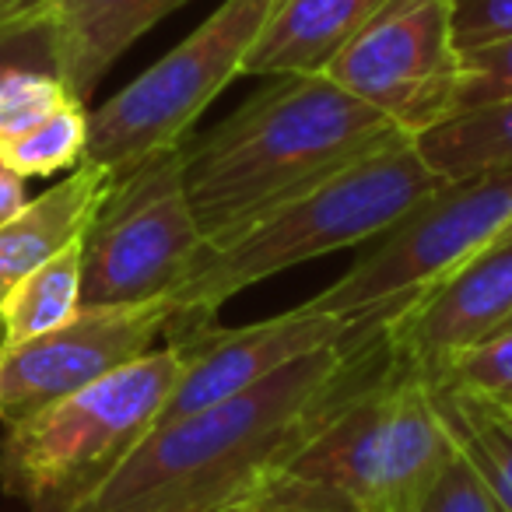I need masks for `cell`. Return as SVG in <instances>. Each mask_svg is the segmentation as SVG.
<instances>
[{
  "label": "cell",
  "instance_id": "26",
  "mask_svg": "<svg viewBox=\"0 0 512 512\" xmlns=\"http://www.w3.org/2000/svg\"><path fill=\"white\" fill-rule=\"evenodd\" d=\"M25 207V179L8 169V162L0 158V221L11 218L15 211Z\"/></svg>",
  "mask_w": 512,
  "mask_h": 512
},
{
  "label": "cell",
  "instance_id": "3",
  "mask_svg": "<svg viewBox=\"0 0 512 512\" xmlns=\"http://www.w3.org/2000/svg\"><path fill=\"white\" fill-rule=\"evenodd\" d=\"M446 183L449 179L421 158L414 137H393L302 197L264 214L239 239L200 249L186 278L169 295L176 309L172 323L211 320L228 299L274 274L390 232L407 211Z\"/></svg>",
  "mask_w": 512,
  "mask_h": 512
},
{
  "label": "cell",
  "instance_id": "31",
  "mask_svg": "<svg viewBox=\"0 0 512 512\" xmlns=\"http://www.w3.org/2000/svg\"><path fill=\"white\" fill-rule=\"evenodd\" d=\"M509 323H512V316H509Z\"/></svg>",
  "mask_w": 512,
  "mask_h": 512
},
{
  "label": "cell",
  "instance_id": "6",
  "mask_svg": "<svg viewBox=\"0 0 512 512\" xmlns=\"http://www.w3.org/2000/svg\"><path fill=\"white\" fill-rule=\"evenodd\" d=\"M274 8L278 0H221L218 11L204 18L183 43L88 113L81 162L99 165L120 179L144 158L179 148L228 81L242 74V64Z\"/></svg>",
  "mask_w": 512,
  "mask_h": 512
},
{
  "label": "cell",
  "instance_id": "15",
  "mask_svg": "<svg viewBox=\"0 0 512 512\" xmlns=\"http://www.w3.org/2000/svg\"><path fill=\"white\" fill-rule=\"evenodd\" d=\"M386 0H278L242 74H323Z\"/></svg>",
  "mask_w": 512,
  "mask_h": 512
},
{
  "label": "cell",
  "instance_id": "18",
  "mask_svg": "<svg viewBox=\"0 0 512 512\" xmlns=\"http://www.w3.org/2000/svg\"><path fill=\"white\" fill-rule=\"evenodd\" d=\"M78 309L81 239H74L8 292V299L0 306V320H4V330H8V348L64 327Z\"/></svg>",
  "mask_w": 512,
  "mask_h": 512
},
{
  "label": "cell",
  "instance_id": "7",
  "mask_svg": "<svg viewBox=\"0 0 512 512\" xmlns=\"http://www.w3.org/2000/svg\"><path fill=\"white\" fill-rule=\"evenodd\" d=\"M512 221V169L446 183L407 211L327 292L302 302L337 320H393L491 249Z\"/></svg>",
  "mask_w": 512,
  "mask_h": 512
},
{
  "label": "cell",
  "instance_id": "4",
  "mask_svg": "<svg viewBox=\"0 0 512 512\" xmlns=\"http://www.w3.org/2000/svg\"><path fill=\"white\" fill-rule=\"evenodd\" d=\"M449 449L425 376L390 358L383 376L274 470L242 512L271 505L309 512H418Z\"/></svg>",
  "mask_w": 512,
  "mask_h": 512
},
{
  "label": "cell",
  "instance_id": "20",
  "mask_svg": "<svg viewBox=\"0 0 512 512\" xmlns=\"http://www.w3.org/2000/svg\"><path fill=\"white\" fill-rule=\"evenodd\" d=\"M421 376L442 379L456 390L495 400V404H512V323L449 355L446 362L421 372Z\"/></svg>",
  "mask_w": 512,
  "mask_h": 512
},
{
  "label": "cell",
  "instance_id": "22",
  "mask_svg": "<svg viewBox=\"0 0 512 512\" xmlns=\"http://www.w3.org/2000/svg\"><path fill=\"white\" fill-rule=\"evenodd\" d=\"M512 99V36L498 43L463 50V78L456 95V116ZM453 116V120H456Z\"/></svg>",
  "mask_w": 512,
  "mask_h": 512
},
{
  "label": "cell",
  "instance_id": "5",
  "mask_svg": "<svg viewBox=\"0 0 512 512\" xmlns=\"http://www.w3.org/2000/svg\"><path fill=\"white\" fill-rule=\"evenodd\" d=\"M179 369L172 344L151 348L11 425L0 442V488L32 512H67L155 428Z\"/></svg>",
  "mask_w": 512,
  "mask_h": 512
},
{
  "label": "cell",
  "instance_id": "19",
  "mask_svg": "<svg viewBox=\"0 0 512 512\" xmlns=\"http://www.w3.org/2000/svg\"><path fill=\"white\" fill-rule=\"evenodd\" d=\"M85 137H88V109L85 102L71 99L50 120H43L36 130H29L11 148L0 151V158L22 179L53 176V172L81 165V158H85Z\"/></svg>",
  "mask_w": 512,
  "mask_h": 512
},
{
  "label": "cell",
  "instance_id": "11",
  "mask_svg": "<svg viewBox=\"0 0 512 512\" xmlns=\"http://www.w3.org/2000/svg\"><path fill=\"white\" fill-rule=\"evenodd\" d=\"M348 330H355V323L313 313L306 306L235 330L207 327V320L172 323L165 334H172V348L179 351L183 369L155 425L239 397L285 365L299 362L302 355L344 337Z\"/></svg>",
  "mask_w": 512,
  "mask_h": 512
},
{
  "label": "cell",
  "instance_id": "16",
  "mask_svg": "<svg viewBox=\"0 0 512 512\" xmlns=\"http://www.w3.org/2000/svg\"><path fill=\"white\" fill-rule=\"evenodd\" d=\"M425 386L453 449L470 463L495 509L512 512V404L474 397L432 376Z\"/></svg>",
  "mask_w": 512,
  "mask_h": 512
},
{
  "label": "cell",
  "instance_id": "1",
  "mask_svg": "<svg viewBox=\"0 0 512 512\" xmlns=\"http://www.w3.org/2000/svg\"><path fill=\"white\" fill-rule=\"evenodd\" d=\"M386 365V320L355 323L253 390L155 425L67 512H242Z\"/></svg>",
  "mask_w": 512,
  "mask_h": 512
},
{
  "label": "cell",
  "instance_id": "25",
  "mask_svg": "<svg viewBox=\"0 0 512 512\" xmlns=\"http://www.w3.org/2000/svg\"><path fill=\"white\" fill-rule=\"evenodd\" d=\"M460 50L498 43L512 36V0H449Z\"/></svg>",
  "mask_w": 512,
  "mask_h": 512
},
{
  "label": "cell",
  "instance_id": "27",
  "mask_svg": "<svg viewBox=\"0 0 512 512\" xmlns=\"http://www.w3.org/2000/svg\"><path fill=\"white\" fill-rule=\"evenodd\" d=\"M39 0H0V25H8L11 18H18L22 11H29Z\"/></svg>",
  "mask_w": 512,
  "mask_h": 512
},
{
  "label": "cell",
  "instance_id": "23",
  "mask_svg": "<svg viewBox=\"0 0 512 512\" xmlns=\"http://www.w3.org/2000/svg\"><path fill=\"white\" fill-rule=\"evenodd\" d=\"M22 71H46L57 74V57H53V32L43 15V4H32L8 25H0V85L11 74Z\"/></svg>",
  "mask_w": 512,
  "mask_h": 512
},
{
  "label": "cell",
  "instance_id": "29",
  "mask_svg": "<svg viewBox=\"0 0 512 512\" xmlns=\"http://www.w3.org/2000/svg\"><path fill=\"white\" fill-rule=\"evenodd\" d=\"M249 512H309V509H285V505H271V509H249Z\"/></svg>",
  "mask_w": 512,
  "mask_h": 512
},
{
  "label": "cell",
  "instance_id": "13",
  "mask_svg": "<svg viewBox=\"0 0 512 512\" xmlns=\"http://www.w3.org/2000/svg\"><path fill=\"white\" fill-rule=\"evenodd\" d=\"M53 32L57 78L88 102L109 67L186 0H39Z\"/></svg>",
  "mask_w": 512,
  "mask_h": 512
},
{
  "label": "cell",
  "instance_id": "8",
  "mask_svg": "<svg viewBox=\"0 0 512 512\" xmlns=\"http://www.w3.org/2000/svg\"><path fill=\"white\" fill-rule=\"evenodd\" d=\"M204 249L183 183V148L144 158L113 179L81 235V306L169 299Z\"/></svg>",
  "mask_w": 512,
  "mask_h": 512
},
{
  "label": "cell",
  "instance_id": "9",
  "mask_svg": "<svg viewBox=\"0 0 512 512\" xmlns=\"http://www.w3.org/2000/svg\"><path fill=\"white\" fill-rule=\"evenodd\" d=\"M323 74L400 134L442 127L456 116L463 78L449 0H386Z\"/></svg>",
  "mask_w": 512,
  "mask_h": 512
},
{
  "label": "cell",
  "instance_id": "28",
  "mask_svg": "<svg viewBox=\"0 0 512 512\" xmlns=\"http://www.w3.org/2000/svg\"><path fill=\"white\" fill-rule=\"evenodd\" d=\"M8 355V330H4V320H0V362Z\"/></svg>",
  "mask_w": 512,
  "mask_h": 512
},
{
  "label": "cell",
  "instance_id": "12",
  "mask_svg": "<svg viewBox=\"0 0 512 512\" xmlns=\"http://www.w3.org/2000/svg\"><path fill=\"white\" fill-rule=\"evenodd\" d=\"M512 316V239L484 249L421 302L386 320V348L404 369L428 372L484 341Z\"/></svg>",
  "mask_w": 512,
  "mask_h": 512
},
{
  "label": "cell",
  "instance_id": "24",
  "mask_svg": "<svg viewBox=\"0 0 512 512\" xmlns=\"http://www.w3.org/2000/svg\"><path fill=\"white\" fill-rule=\"evenodd\" d=\"M418 512H498V509L488 498V491H484V484L477 481V474L470 470V463L456 449H449L446 463L435 474L428 495L421 498Z\"/></svg>",
  "mask_w": 512,
  "mask_h": 512
},
{
  "label": "cell",
  "instance_id": "2",
  "mask_svg": "<svg viewBox=\"0 0 512 512\" xmlns=\"http://www.w3.org/2000/svg\"><path fill=\"white\" fill-rule=\"evenodd\" d=\"M400 130L337 88L327 74H281L235 113L186 137L183 183L204 249L239 239L278 211L372 155Z\"/></svg>",
  "mask_w": 512,
  "mask_h": 512
},
{
  "label": "cell",
  "instance_id": "14",
  "mask_svg": "<svg viewBox=\"0 0 512 512\" xmlns=\"http://www.w3.org/2000/svg\"><path fill=\"white\" fill-rule=\"evenodd\" d=\"M109 190L113 176L99 165L81 162L43 197L25 200L22 211L0 221V306L18 281L57 256L67 242L85 235Z\"/></svg>",
  "mask_w": 512,
  "mask_h": 512
},
{
  "label": "cell",
  "instance_id": "17",
  "mask_svg": "<svg viewBox=\"0 0 512 512\" xmlns=\"http://www.w3.org/2000/svg\"><path fill=\"white\" fill-rule=\"evenodd\" d=\"M414 144L421 158L449 183L512 169V99L446 120L442 127L418 134Z\"/></svg>",
  "mask_w": 512,
  "mask_h": 512
},
{
  "label": "cell",
  "instance_id": "10",
  "mask_svg": "<svg viewBox=\"0 0 512 512\" xmlns=\"http://www.w3.org/2000/svg\"><path fill=\"white\" fill-rule=\"evenodd\" d=\"M176 320L169 299L141 306H81L64 327L11 344L0 362V421L18 425L148 355Z\"/></svg>",
  "mask_w": 512,
  "mask_h": 512
},
{
  "label": "cell",
  "instance_id": "30",
  "mask_svg": "<svg viewBox=\"0 0 512 512\" xmlns=\"http://www.w3.org/2000/svg\"><path fill=\"white\" fill-rule=\"evenodd\" d=\"M509 239H512V221H509V225H505V232L498 235V242H509ZM498 242H495V246H498Z\"/></svg>",
  "mask_w": 512,
  "mask_h": 512
},
{
  "label": "cell",
  "instance_id": "21",
  "mask_svg": "<svg viewBox=\"0 0 512 512\" xmlns=\"http://www.w3.org/2000/svg\"><path fill=\"white\" fill-rule=\"evenodd\" d=\"M71 99L74 95L67 92V85L57 74H46V71L11 74L0 85V151L11 148L29 130H36L43 120H50Z\"/></svg>",
  "mask_w": 512,
  "mask_h": 512
}]
</instances>
